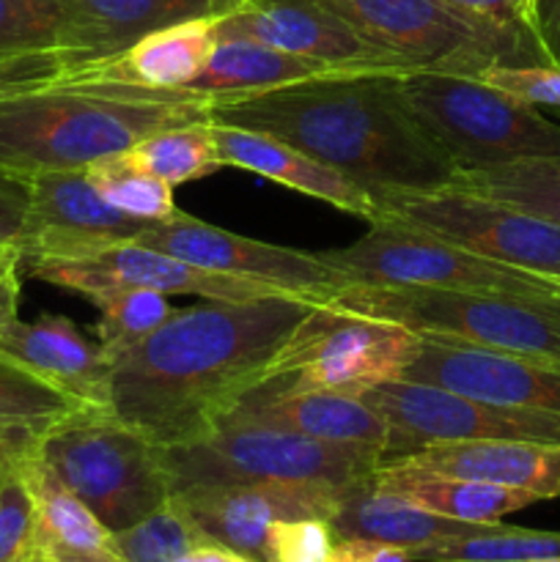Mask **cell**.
Returning a JSON list of instances; mask_svg holds the SVG:
<instances>
[{
	"instance_id": "cell-1",
	"label": "cell",
	"mask_w": 560,
	"mask_h": 562,
	"mask_svg": "<svg viewBox=\"0 0 560 562\" xmlns=\"http://www.w3.org/2000/svg\"><path fill=\"white\" fill-rule=\"evenodd\" d=\"M311 311L305 296L173 307L157 333L113 362L108 409L157 448L203 437L261 382Z\"/></svg>"
},
{
	"instance_id": "cell-2",
	"label": "cell",
	"mask_w": 560,
	"mask_h": 562,
	"mask_svg": "<svg viewBox=\"0 0 560 562\" xmlns=\"http://www.w3.org/2000/svg\"><path fill=\"white\" fill-rule=\"evenodd\" d=\"M401 71H346L212 99L209 121L261 132L360 184L377 201L450 187L459 168L417 121Z\"/></svg>"
},
{
	"instance_id": "cell-3",
	"label": "cell",
	"mask_w": 560,
	"mask_h": 562,
	"mask_svg": "<svg viewBox=\"0 0 560 562\" xmlns=\"http://www.w3.org/2000/svg\"><path fill=\"white\" fill-rule=\"evenodd\" d=\"M209 104L152 102L58 80L0 102V168L20 176L82 170L165 126L209 121Z\"/></svg>"
},
{
	"instance_id": "cell-4",
	"label": "cell",
	"mask_w": 560,
	"mask_h": 562,
	"mask_svg": "<svg viewBox=\"0 0 560 562\" xmlns=\"http://www.w3.org/2000/svg\"><path fill=\"white\" fill-rule=\"evenodd\" d=\"M311 302L401 324L417 338L560 366V296L346 283Z\"/></svg>"
},
{
	"instance_id": "cell-5",
	"label": "cell",
	"mask_w": 560,
	"mask_h": 562,
	"mask_svg": "<svg viewBox=\"0 0 560 562\" xmlns=\"http://www.w3.org/2000/svg\"><path fill=\"white\" fill-rule=\"evenodd\" d=\"M410 71L481 77L492 66H549L533 31L500 25L450 0H322Z\"/></svg>"
},
{
	"instance_id": "cell-6",
	"label": "cell",
	"mask_w": 560,
	"mask_h": 562,
	"mask_svg": "<svg viewBox=\"0 0 560 562\" xmlns=\"http://www.w3.org/2000/svg\"><path fill=\"white\" fill-rule=\"evenodd\" d=\"M36 459L110 532L126 530L170 499L157 445L108 406H82L49 423L38 437Z\"/></svg>"
},
{
	"instance_id": "cell-7",
	"label": "cell",
	"mask_w": 560,
	"mask_h": 562,
	"mask_svg": "<svg viewBox=\"0 0 560 562\" xmlns=\"http://www.w3.org/2000/svg\"><path fill=\"white\" fill-rule=\"evenodd\" d=\"M157 450L170 494L272 481L346 486L377 472L384 461L377 445L322 442L267 426H220L190 442Z\"/></svg>"
},
{
	"instance_id": "cell-8",
	"label": "cell",
	"mask_w": 560,
	"mask_h": 562,
	"mask_svg": "<svg viewBox=\"0 0 560 562\" xmlns=\"http://www.w3.org/2000/svg\"><path fill=\"white\" fill-rule=\"evenodd\" d=\"M401 93L459 170L560 157V124L481 77L401 71Z\"/></svg>"
},
{
	"instance_id": "cell-9",
	"label": "cell",
	"mask_w": 560,
	"mask_h": 562,
	"mask_svg": "<svg viewBox=\"0 0 560 562\" xmlns=\"http://www.w3.org/2000/svg\"><path fill=\"white\" fill-rule=\"evenodd\" d=\"M417 346L421 338L401 324L313 305L272 357L261 382L239 401L291 393L362 395L401 379Z\"/></svg>"
},
{
	"instance_id": "cell-10",
	"label": "cell",
	"mask_w": 560,
	"mask_h": 562,
	"mask_svg": "<svg viewBox=\"0 0 560 562\" xmlns=\"http://www.w3.org/2000/svg\"><path fill=\"white\" fill-rule=\"evenodd\" d=\"M318 256L327 267L338 269L346 283L560 296V278L472 256L450 241L388 220L371 223L355 245Z\"/></svg>"
},
{
	"instance_id": "cell-11",
	"label": "cell",
	"mask_w": 560,
	"mask_h": 562,
	"mask_svg": "<svg viewBox=\"0 0 560 562\" xmlns=\"http://www.w3.org/2000/svg\"><path fill=\"white\" fill-rule=\"evenodd\" d=\"M379 220L423 231L505 267L560 278V225L492 198L453 187L393 195L379 201Z\"/></svg>"
},
{
	"instance_id": "cell-12",
	"label": "cell",
	"mask_w": 560,
	"mask_h": 562,
	"mask_svg": "<svg viewBox=\"0 0 560 562\" xmlns=\"http://www.w3.org/2000/svg\"><path fill=\"white\" fill-rule=\"evenodd\" d=\"M357 398L366 401L388 423L390 439L384 448V461L399 459L432 442L505 439V442L560 445L558 412L489 404L406 379L384 382Z\"/></svg>"
},
{
	"instance_id": "cell-13",
	"label": "cell",
	"mask_w": 560,
	"mask_h": 562,
	"mask_svg": "<svg viewBox=\"0 0 560 562\" xmlns=\"http://www.w3.org/2000/svg\"><path fill=\"white\" fill-rule=\"evenodd\" d=\"M135 241L181 258L187 263H195L201 269L278 285L289 294L305 296V300H316L329 289L346 283L344 274L327 267L318 252H302L283 245L247 239V236L231 234V231L203 223L184 212L165 223H152Z\"/></svg>"
},
{
	"instance_id": "cell-14",
	"label": "cell",
	"mask_w": 560,
	"mask_h": 562,
	"mask_svg": "<svg viewBox=\"0 0 560 562\" xmlns=\"http://www.w3.org/2000/svg\"><path fill=\"white\" fill-rule=\"evenodd\" d=\"M27 272L36 280L49 285H60L66 291L93 296L113 289H154L159 294H187L201 296V300H264V296H296L278 285L256 283V280L234 278V274L212 272L195 263H187L181 258L168 256V252L152 250L137 241H124V245L108 247L88 258H75V261H27Z\"/></svg>"
},
{
	"instance_id": "cell-15",
	"label": "cell",
	"mask_w": 560,
	"mask_h": 562,
	"mask_svg": "<svg viewBox=\"0 0 560 562\" xmlns=\"http://www.w3.org/2000/svg\"><path fill=\"white\" fill-rule=\"evenodd\" d=\"M152 223L110 206L82 170L31 176V209L20 236L22 263L75 261L135 241Z\"/></svg>"
},
{
	"instance_id": "cell-16",
	"label": "cell",
	"mask_w": 560,
	"mask_h": 562,
	"mask_svg": "<svg viewBox=\"0 0 560 562\" xmlns=\"http://www.w3.org/2000/svg\"><path fill=\"white\" fill-rule=\"evenodd\" d=\"M340 488L329 483H245V486H198L170 497L220 547L236 549L264 562V541L275 521L327 519L335 514Z\"/></svg>"
},
{
	"instance_id": "cell-17",
	"label": "cell",
	"mask_w": 560,
	"mask_h": 562,
	"mask_svg": "<svg viewBox=\"0 0 560 562\" xmlns=\"http://www.w3.org/2000/svg\"><path fill=\"white\" fill-rule=\"evenodd\" d=\"M217 36L256 38L283 53L346 69L410 71L340 20L322 0H242L217 20Z\"/></svg>"
},
{
	"instance_id": "cell-18",
	"label": "cell",
	"mask_w": 560,
	"mask_h": 562,
	"mask_svg": "<svg viewBox=\"0 0 560 562\" xmlns=\"http://www.w3.org/2000/svg\"><path fill=\"white\" fill-rule=\"evenodd\" d=\"M401 379L434 384L489 404L560 415V366L530 357L421 338Z\"/></svg>"
},
{
	"instance_id": "cell-19",
	"label": "cell",
	"mask_w": 560,
	"mask_h": 562,
	"mask_svg": "<svg viewBox=\"0 0 560 562\" xmlns=\"http://www.w3.org/2000/svg\"><path fill=\"white\" fill-rule=\"evenodd\" d=\"M242 0H64L69 75L124 53L137 38L203 16H225Z\"/></svg>"
},
{
	"instance_id": "cell-20",
	"label": "cell",
	"mask_w": 560,
	"mask_h": 562,
	"mask_svg": "<svg viewBox=\"0 0 560 562\" xmlns=\"http://www.w3.org/2000/svg\"><path fill=\"white\" fill-rule=\"evenodd\" d=\"M0 360L20 366L86 406H108L110 362L71 318L42 313L33 322L0 324Z\"/></svg>"
},
{
	"instance_id": "cell-21",
	"label": "cell",
	"mask_w": 560,
	"mask_h": 562,
	"mask_svg": "<svg viewBox=\"0 0 560 562\" xmlns=\"http://www.w3.org/2000/svg\"><path fill=\"white\" fill-rule=\"evenodd\" d=\"M217 20L220 16H203V20H187L179 25L163 27L148 36L137 38L132 47L91 69L66 75V82H82V86H110L124 91L146 93H176L195 80L206 66L214 44H217Z\"/></svg>"
},
{
	"instance_id": "cell-22",
	"label": "cell",
	"mask_w": 560,
	"mask_h": 562,
	"mask_svg": "<svg viewBox=\"0 0 560 562\" xmlns=\"http://www.w3.org/2000/svg\"><path fill=\"white\" fill-rule=\"evenodd\" d=\"M212 132L223 165L250 170V173L264 176L275 184H283L289 190L302 192V195L318 198V201L329 203L340 212L368 220V225L379 220L377 201L360 184L346 179L344 173H338L329 165L307 157L300 148L289 146L278 137L261 135V132L214 124V121Z\"/></svg>"
},
{
	"instance_id": "cell-23",
	"label": "cell",
	"mask_w": 560,
	"mask_h": 562,
	"mask_svg": "<svg viewBox=\"0 0 560 562\" xmlns=\"http://www.w3.org/2000/svg\"><path fill=\"white\" fill-rule=\"evenodd\" d=\"M382 464L497 483V486L536 494L538 499L560 497V445L505 442V439L432 442Z\"/></svg>"
},
{
	"instance_id": "cell-24",
	"label": "cell",
	"mask_w": 560,
	"mask_h": 562,
	"mask_svg": "<svg viewBox=\"0 0 560 562\" xmlns=\"http://www.w3.org/2000/svg\"><path fill=\"white\" fill-rule=\"evenodd\" d=\"M220 426H267L302 437L340 445H377L388 448L390 428L371 406L357 395L291 393L278 398L236 401Z\"/></svg>"
},
{
	"instance_id": "cell-25",
	"label": "cell",
	"mask_w": 560,
	"mask_h": 562,
	"mask_svg": "<svg viewBox=\"0 0 560 562\" xmlns=\"http://www.w3.org/2000/svg\"><path fill=\"white\" fill-rule=\"evenodd\" d=\"M329 527L338 541L388 543V547L410 552V549L439 541V538L470 536L483 525L445 519L432 510L417 508L410 499L377 486L371 472V475L346 483L340 488L335 514L329 516Z\"/></svg>"
},
{
	"instance_id": "cell-26",
	"label": "cell",
	"mask_w": 560,
	"mask_h": 562,
	"mask_svg": "<svg viewBox=\"0 0 560 562\" xmlns=\"http://www.w3.org/2000/svg\"><path fill=\"white\" fill-rule=\"evenodd\" d=\"M377 486L410 499L412 505L445 519L470 521V525H497L505 516L536 505L541 499L519 488L497 486L486 481H470V477L439 475V472L410 470L399 464H379L373 472Z\"/></svg>"
},
{
	"instance_id": "cell-27",
	"label": "cell",
	"mask_w": 560,
	"mask_h": 562,
	"mask_svg": "<svg viewBox=\"0 0 560 562\" xmlns=\"http://www.w3.org/2000/svg\"><path fill=\"white\" fill-rule=\"evenodd\" d=\"M22 470L36 499L42 558L121 562L113 549V532L36 459V453L25 461Z\"/></svg>"
},
{
	"instance_id": "cell-28",
	"label": "cell",
	"mask_w": 560,
	"mask_h": 562,
	"mask_svg": "<svg viewBox=\"0 0 560 562\" xmlns=\"http://www.w3.org/2000/svg\"><path fill=\"white\" fill-rule=\"evenodd\" d=\"M450 187L508 203L560 225V157H525L514 162L459 170Z\"/></svg>"
},
{
	"instance_id": "cell-29",
	"label": "cell",
	"mask_w": 560,
	"mask_h": 562,
	"mask_svg": "<svg viewBox=\"0 0 560 562\" xmlns=\"http://www.w3.org/2000/svg\"><path fill=\"white\" fill-rule=\"evenodd\" d=\"M417 562H533L560 558V532L483 525L470 536H450L410 549Z\"/></svg>"
},
{
	"instance_id": "cell-30",
	"label": "cell",
	"mask_w": 560,
	"mask_h": 562,
	"mask_svg": "<svg viewBox=\"0 0 560 562\" xmlns=\"http://www.w3.org/2000/svg\"><path fill=\"white\" fill-rule=\"evenodd\" d=\"M126 154L132 157V162H137L157 179L168 181L170 187L206 179L214 170L225 168L217 154V143H214L212 121L165 126L126 148Z\"/></svg>"
},
{
	"instance_id": "cell-31",
	"label": "cell",
	"mask_w": 560,
	"mask_h": 562,
	"mask_svg": "<svg viewBox=\"0 0 560 562\" xmlns=\"http://www.w3.org/2000/svg\"><path fill=\"white\" fill-rule=\"evenodd\" d=\"M88 181L99 195L126 217L143 223H165L181 212L173 201V187L132 162L126 151L108 154L86 168Z\"/></svg>"
},
{
	"instance_id": "cell-32",
	"label": "cell",
	"mask_w": 560,
	"mask_h": 562,
	"mask_svg": "<svg viewBox=\"0 0 560 562\" xmlns=\"http://www.w3.org/2000/svg\"><path fill=\"white\" fill-rule=\"evenodd\" d=\"M91 302L99 307L93 333L110 366L137 344H143L148 335L157 333L165 318L173 313L168 296L154 289H137V285L104 291Z\"/></svg>"
},
{
	"instance_id": "cell-33",
	"label": "cell",
	"mask_w": 560,
	"mask_h": 562,
	"mask_svg": "<svg viewBox=\"0 0 560 562\" xmlns=\"http://www.w3.org/2000/svg\"><path fill=\"white\" fill-rule=\"evenodd\" d=\"M201 543H209V538L173 497L126 530L113 532V549L121 562H179Z\"/></svg>"
},
{
	"instance_id": "cell-34",
	"label": "cell",
	"mask_w": 560,
	"mask_h": 562,
	"mask_svg": "<svg viewBox=\"0 0 560 562\" xmlns=\"http://www.w3.org/2000/svg\"><path fill=\"white\" fill-rule=\"evenodd\" d=\"M64 0H0V58L64 47Z\"/></svg>"
},
{
	"instance_id": "cell-35",
	"label": "cell",
	"mask_w": 560,
	"mask_h": 562,
	"mask_svg": "<svg viewBox=\"0 0 560 562\" xmlns=\"http://www.w3.org/2000/svg\"><path fill=\"white\" fill-rule=\"evenodd\" d=\"M82 406L14 362L0 360V426H49Z\"/></svg>"
},
{
	"instance_id": "cell-36",
	"label": "cell",
	"mask_w": 560,
	"mask_h": 562,
	"mask_svg": "<svg viewBox=\"0 0 560 562\" xmlns=\"http://www.w3.org/2000/svg\"><path fill=\"white\" fill-rule=\"evenodd\" d=\"M22 467L0 483V562L42 560L36 499Z\"/></svg>"
},
{
	"instance_id": "cell-37",
	"label": "cell",
	"mask_w": 560,
	"mask_h": 562,
	"mask_svg": "<svg viewBox=\"0 0 560 562\" xmlns=\"http://www.w3.org/2000/svg\"><path fill=\"white\" fill-rule=\"evenodd\" d=\"M335 543L327 519L275 521L264 541V562H327Z\"/></svg>"
},
{
	"instance_id": "cell-38",
	"label": "cell",
	"mask_w": 560,
	"mask_h": 562,
	"mask_svg": "<svg viewBox=\"0 0 560 562\" xmlns=\"http://www.w3.org/2000/svg\"><path fill=\"white\" fill-rule=\"evenodd\" d=\"M66 75H69V58H66L64 49L0 58V102L16 97V93L53 86V82L64 80Z\"/></svg>"
},
{
	"instance_id": "cell-39",
	"label": "cell",
	"mask_w": 560,
	"mask_h": 562,
	"mask_svg": "<svg viewBox=\"0 0 560 562\" xmlns=\"http://www.w3.org/2000/svg\"><path fill=\"white\" fill-rule=\"evenodd\" d=\"M481 80L536 108H560V69L555 66H492Z\"/></svg>"
},
{
	"instance_id": "cell-40",
	"label": "cell",
	"mask_w": 560,
	"mask_h": 562,
	"mask_svg": "<svg viewBox=\"0 0 560 562\" xmlns=\"http://www.w3.org/2000/svg\"><path fill=\"white\" fill-rule=\"evenodd\" d=\"M31 209V176L0 168V245H20Z\"/></svg>"
},
{
	"instance_id": "cell-41",
	"label": "cell",
	"mask_w": 560,
	"mask_h": 562,
	"mask_svg": "<svg viewBox=\"0 0 560 562\" xmlns=\"http://www.w3.org/2000/svg\"><path fill=\"white\" fill-rule=\"evenodd\" d=\"M450 3L483 20L536 33V0H450Z\"/></svg>"
},
{
	"instance_id": "cell-42",
	"label": "cell",
	"mask_w": 560,
	"mask_h": 562,
	"mask_svg": "<svg viewBox=\"0 0 560 562\" xmlns=\"http://www.w3.org/2000/svg\"><path fill=\"white\" fill-rule=\"evenodd\" d=\"M47 426H0V483L36 453Z\"/></svg>"
},
{
	"instance_id": "cell-43",
	"label": "cell",
	"mask_w": 560,
	"mask_h": 562,
	"mask_svg": "<svg viewBox=\"0 0 560 562\" xmlns=\"http://www.w3.org/2000/svg\"><path fill=\"white\" fill-rule=\"evenodd\" d=\"M20 263L16 247L0 245V324H9L20 311Z\"/></svg>"
},
{
	"instance_id": "cell-44",
	"label": "cell",
	"mask_w": 560,
	"mask_h": 562,
	"mask_svg": "<svg viewBox=\"0 0 560 562\" xmlns=\"http://www.w3.org/2000/svg\"><path fill=\"white\" fill-rule=\"evenodd\" d=\"M327 562H417L404 549L371 541H338Z\"/></svg>"
},
{
	"instance_id": "cell-45",
	"label": "cell",
	"mask_w": 560,
	"mask_h": 562,
	"mask_svg": "<svg viewBox=\"0 0 560 562\" xmlns=\"http://www.w3.org/2000/svg\"><path fill=\"white\" fill-rule=\"evenodd\" d=\"M536 36L549 66L560 69V0H536Z\"/></svg>"
},
{
	"instance_id": "cell-46",
	"label": "cell",
	"mask_w": 560,
	"mask_h": 562,
	"mask_svg": "<svg viewBox=\"0 0 560 562\" xmlns=\"http://www.w3.org/2000/svg\"><path fill=\"white\" fill-rule=\"evenodd\" d=\"M179 562H261L256 558H247V554L236 552V549L220 547V543H201L198 549L187 552Z\"/></svg>"
},
{
	"instance_id": "cell-47",
	"label": "cell",
	"mask_w": 560,
	"mask_h": 562,
	"mask_svg": "<svg viewBox=\"0 0 560 562\" xmlns=\"http://www.w3.org/2000/svg\"><path fill=\"white\" fill-rule=\"evenodd\" d=\"M38 562H86V560H71V558H42Z\"/></svg>"
},
{
	"instance_id": "cell-48",
	"label": "cell",
	"mask_w": 560,
	"mask_h": 562,
	"mask_svg": "<svg viewBox=\"0 0 560 562\" xmlns=\"http://www.w3.org/2000/svg\"><path fill=\"white\" fill-rule=\"evenodd\" d=\"M533 562H560V558H552V560H533Z\"/></svg>"
}]
</instances>
